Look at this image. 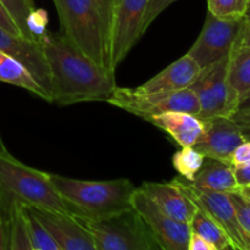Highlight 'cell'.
I'll list each match as a JSON object with an SVG mask.
<instances>
[{
	"label": "cell",
	"mask_w": 250,
	"mask_h": 250,
	"mask_svg": "<svg viewBox=\"0 0 250 250\" xmlns=\"http://www.w3.org/2000/svg\"><path fill=\"white\" fill-rule=\"evenodd\" d=\"M249 250H250V249H249Z\"/></svg>",
	"instance_id": "cell-42"
},
{
	"label": "cell",
	"mask_w": 250,
	"mask_h": 250,
	"mask_svg": "<svg viewBox=\"0 0 250 250\" xmlns=\"http://www.w3.org/2000/svg\"><path fill=\"white\" fill-rule=\"evenodd\" d=\"M132 205L148 225L154 238L163 250H188L192 234L189 225L164 214L139 188L134 192Z\"/></svg>",
	"instance_id": "cell-10"
},
{
	"label": "cell",
	"mask_w": 250,
	"mask_h": 250,
	"mask_svg": "<svg viewBox=\"0 0 250 250\" xmlns=\"http://www.w3.org/2000/svg\"><path fill=\"white\" fill-rule=\"evenodd\" d=\"M28 208L61 250H98L89 232L70 215Z\"/></svg>",
	"instance_id": "cell-14"
},
{
	"label": "cell",
	"mask_w": 250,
	"mask_h": 250,
	"mask_svg": "<svg viewBox=\"0 0 250 250\" xmlns=\"http://www.w3.org/2000/svg\"><path fill=\"white\" fill-rule=\"evenodd\" d=\"M106 103L150 121L166 112H187L199 116L200 105L190 88L171 93H138L134 88H116Z\"/></svg>",
	"instance_id": "cell-6"
},
{
	"label": "cell",
	"mask_w": 250,
	"mask_h": 250,
	"mask_svg": "<svg viewBox=\"0 0 250 250\" xmlns=\"http://www.w3.org/2000/svg\"><path fill=\"white\" fill-rule=\"evenodd\" d=\"M49 176L73 217L98 221L133 209L132 198L137 188L127 178L83 181L55 173Z\"/></svg>",
	"instance_id": "cell-3"
},
{
	"label": "cell",
	"mask_w": 250,
	"mask_h": 250,
	"mask_svg": "<svg viewBox=\"0 0 250 250\" xmlns=\"http://www.w3.org/2000/svg\"><path fill=\"white\" fill-rule=\"evenodd\" d=\"M149 0H115L112 60L115 67L126 59L144 32Z\"/></svg>",
	"instance_id": "cell-11"
},
{
	"label": "cell",
	"mask_w": 250,
	"mask_h": 250,
	"mask_svg": "<svg viewBox=\"0 0 250 250\" xmlns=\"http://www.w3.org/2000/svg\"><path fill=\"white\" fill-rule=\"evenodd\" d=\"M7 250H34L26 215L20 204H12L7 217Z\"/></svg>",
	"instance_id": "cell-21"
},
{
	"label": "cell",
	"mask_w": 250,
	"mask_h": 250,
	"mask_svg": "<svg viewBox=\"0 0 250 250\" xmlns=\"http://www.w3.org/2000/svg\"><path fill=\"white\" fill-rule=\"evenodd\" d=\"M248 0H208V11L221 19L243 17Z\"/></svg>",
	"instance_id": "cell-26"
},
{
	"label": "cell",
	"mask_w": 250,
	"mask_h": 250,
	"mask_svg": "<svg viewBox=\"0 0 250 250\" xmlns=\"http://www.w3.org/2000/svg\"><path fill=\"white\" fill-rule=\"evenodd\" d=\"M227 84L232 107L250 95V49L234 48L229 55Z\"/></svg>",
	"instance_id": "cell-19"
},
{
	"label": "cell",
	"mask_w": 250,
	"mask_h": 250,
	"mask_svg": "<svg viewBox=\"0 0 250 250\" xmlns=\"http://www.w3.org/2000/svg\"><path fill=\"white\" fill-rule=\"evenodd\" d=\"M24 215H26L27 227H28L29 236H31L32 246L37 250H61L55 239L50 233L43 227V225L36 219L31 210L27 207H23Z\"/></svg>",
	"instance_id": "cell-24"
},
{
	"label": "cell",
	"mask_w": 250,
	"mask_h": 250,
	"mask_svg": "<svg viewBox=\"0 0 250 250\" xmlns=\"http://www.w3.org/2000/svg\"><path fill=\"white\" fill-rule=\"evenodd\" d=\"M0 250H7V219L0 216Z\"/></svg>",
	"instance_id": "cell-35"
},
{
	"label": "cell",
	"mask_w": 250,
	"mask_h": 250,
	"mask_svg": "<svg viewBox=\"0 0 250 250\" xmlns=\"http://www.w3.org/2000/svg\"><path fill=\"white\" fill-rule=\"evenodd\" d=\"M192 187L202 192L231 193L241 190L234 176L233 166L224 161L205 158L204 164L194 180L189 182Z\"/></svg>",
	"instance_id": "cell-18"
},
{
	"label": "cell",
	"mask_w": 250,
	"mask_h": 250,
	"mask_svg": "<svg viewBox=\"0 0 250 250\" xmlns=\"http://www.w3.org/2000/svg\"><path fill=\"white\" fill-rule=\"evenodd\" d=\"M0 50L17 59L32 73L51 103L50 72L39 42L12 34L0 27Z\"/></svg>",
	"instance_id": "cell-13"
},
{
	"label": "cell",
	"mask_w": 250,
	"mask_h": 250,
	"mask_svg": "<svg viewBox=\"0 0 250 250\" xmlns=\"http://www.w3.org/2000/svg\"><path fill=\"white\" fill-rule=\"evenodd\" d=\"M0 2L4 5L15 23L17 24L22 37L34 41L27 28V19L29 14L36 9L33 0H0Z\"/></svg>",
	"instance_id": "cell-25"
},
{
	"label": "cell",
	"mask_w": 250,
	"mask_h": 250,
	"mask_svg": "<svg viewBox=\"0 0 250 250\" xmlns=\"http://www.w3.org/2000/svg\"><path fill=\"white\" fill-rule=\"evenodd\" d=\"M139 189L167 216L183 224H190L198 207L173 181L170 183L146 182Z\"/></svg>",
	"instance_id": "cell-15"
},
{
	"label": "cell",
	"mask_w": 250,
	"mask_h": 250,
	"mask_svg": "<svg viewBox=\"0 0 250 250\" xmlns=\"http://www.w3.org/2000/svg\"><path fill=\"white\" fill-rule=\"evenodd\" d=\"M189 226L193 234H197L204 241L209 242L217 250H222L226 248L227 246L232 244L227 234L224 232V229L209 215L205 214L203 210H200L199 208H198L197 212L193 216Z\"/></svg>",
	"instance_id": "cell-22"
},
{
	"label": "cell",
	"mask_w": 250,
	"mask_h": 250,
	"mask_svg": "<svg viewBox=\"0 0 250 250\" xmlns=\"http://www.w3.org/2000/svg\"><path fill=\"white\" fill-rule=\"evenodd\" d=\"M247 141L241 127L229 117L217 116L205 120V128L194 148L205 158L224 161L231 165V158L237 146Z\"/></svg>",
	"instance_id": "cell-12"
},
{
	"label": "cell",
	"mask_w": 250,
	"mask_h": 250,
	"mask_svg": "<svg viewBox=\"0 0 250 250\" xmlns=\"http://www.w3.org/2000/svg\"><path fill=\"white\" fill-rule=\"evenodd\" d=\"M0 82L23 88L37 97L43 98L44 100L49 102V97L41 84L37 82L36 78L32 76V73L17 59L7 55L1 50H0Z\"/></svg>",
	"instance_id": "cell-20"
},
{
	"label": "cell",
	"mask_w": 250,
	"mask_h": 250,
	"mask_svg": "<svg viewBox=\"0 0 250 250\" xmlns=\"http://www.w3.org/2000/svg\"><path fill=\"white\" fill-rule=\"evenodd\" d=\"M234 176H236L237 183L239 188L250 187V163L243 164V165L233 166Z\"/></svg>",
	"instance_id": "cell-33"
},
{
	"label": "cell",
	"mask_w": 250,
	"mask_h": 250,
	"mask_svg": "<svg viewBox=\"0 0 250 250\" xmlns=\"http://www.w3.org/2000/svg\"><path fill=\"white\" fill-rule=\"evenodd\" d=\"M0 151H2V153H4V151H7V149L5 148L4 146V142H2L1 139V136H0Z\"/></svg>",
	"instance_id": "cell-39"
},
{
	"label": "cell",
	"mask_w": 250,
	"mask_h": 250,
	"mask_svg": "<svg viewBox=\"0 0 250 250\" xmlns=\"http://www.w3.org/2000/svg\"><path fill=\"white\" fill-rule=\"evenodd\" d=\"M75 219L89 232L98 250H163L134 209L98 221Z\"/></svg>",
	"instance_id": "cell-5"
},
{
	"label": "cell",
	"mask_w": 250,
	"mask_h": 250,
	"mask_svg": "<svg viewBox=\"0 0 250 250\" xmlns=\"http://www.w3.org/2000/svg\"><path fill=\"white\" fill-rule=\"evenodd\" d=\"M222 250H241V249L236 248V247H234V246H232V244H229V246H227L226 248L222 249Z\"/></svg>",
	"instance_id": "cell-40"
},
{
	"label": "cell",
	"mask_w": 250,
	"mask_h": 250,
	"mask_svg": "<svg viewBox=\"0 0 250 250\" xmlns=\"http://www.w3.org/2000/svg\"><path fill=\"white\" fill-rule=\"evenodd\" d=\"M188 250H217L209 242L204 241L197 234H190L189 244H188Z\"/></svg>",
	"instance_id": "cell-34"
},
{
	"label": "cell",
	"mask_w": 250,
	"mask_h": 250,
	"mask_svg": "<svg viewBox=\"0 0 250 250\" xmlns=\"http://www.w3.org/2000/svg\"><path fill=\"white\" fill-rule=\"evenodd\" d=\"M172 181L200 210L209 215L224 229L231 241L232 246L241 250L250 249V237L239 224L238 216H237L236 209H234L229 194L198 190L181 176Z\"/></svg>",
	"instance_id": "cell-8"
},
{
	"label": "cell",
	"mask_w": 250,
	"mask_h": 250,
	"mask_svg": "<svg viewBox=\"0 0 250 250\" xmlns=\"http://www.w3.org/2000/svg\"><path fill=\"white\" fill-rule=\"evenodd\" d=\"M46 26H48V12L43 9H34L27 19V28L32 38L38 42V39L48 31Z\"/></svg>",
	"instance_id": "cell-29"
},
{
	"label": "cell",
	"mask_w": 250,
	"mask_h": 250,
	"mask_svg": "<svg viewBox=\"0 0 250 250\" xmlns=\"http://www.w3.org/2000/svg\"><path fill=\"white\" fill-rule=\"evenodd\" d=\"M241 192H242V194H244V195H246V197L248 198V199L250 200V187H247V188H242V189H241Z\"/></svg>",
	"instance_id": "cell-38"
},
{
	"label": "cell",
	"mask_w": 250,
	"mask_h": 250,
	"mask_svg": "<svg viewBox=\"0 0 250 250\" xmlns=\"http://www.w3.org/2000/svg\"><path fill=\"white\" fill-rule=\"evenodd\" d=\"M177 0H149L148 10H146V19H144V32L148 29V27L150 26L154 22V20L164 11V10L167 9L171 4L176 2Z\"/></svg>",
	"instance_id": "cell-30"
},
{
	"label": "cell",
	"mask_w": 250,
	"mask_h": 250,
	"mask_svg": "<svg viewBox=\"0 0 250 250\" xmlns=\"http://www.w3.org/2000/svg\"><path fill=\"white\" fill-rule=\"evenodd\" d=\"M149 122L172 137L183 146H194L205 128V121L187 112H166L153 117Z\"/></svg>",
	"instance_id": "cell-17"
},
{
	"label": "cell",
	"mask_w": 250,
	"mask_h": 250,
	"mask_svg": "<svg viewBox=\"0 0 250 250\" xmlns=\"http://www.w3.org/2000/svg\"><path fill=\"white\" fill-rule=\"evenodd\" d=\"M232 203L236 209L237 216H238L239 224L243 227L244 231L250 237V200L244 194H242L241 190L229 194Z\"/></svg>",
	"instance_id": "cell-28"
},
{
	"label": "cell",
	"mask_w": 250,
	"mask_h": 250,
	"mask_svg": "<svg viewBox=\"0 0 250 250\" xmlns=\"http://www.w3.org/2000/svg\"><path fill=\"white\" fill-rule=\"evenodd\" d=\"M60 33L102 70L115 75L112 60L115 0H53Z\"/></svg>",
	"instance_id": "cell-2"
},
{
	"label": "cell",
	"mask_w": 250,
	"mask_h": 250,
	"mask_svg": "<svg viewBox=\"0 0 250 250\" xmlns=\"http://www.w3.org/2000/svg\"><path fill=\"white\" fill-rule=\"evenodd\" d=\"M33 249H34V248H33ZM34 250H37V249H34Z\"/></svg>",
	"instance_id": "cell-41"
},
{
	"label": "cell",
	"mask_w": 250,
	"mask_h": 250,
	"mask_svg": "<svg viewBox=\"0 0 250 250\" xmlns=\"http://www.w3.org/2000/svg\"><path fill=\"white\" fill-rule=\"evenodd\" d=\"M49 72L51 103L67 106L82 102H107L116 90L115 75L102 70L60 32L38 39Z\"/></svg>",
	"instance_id": "cell-1"
},
{
	"label": "cell",
	"mask_w": 250,
	"mask_h": 250,
	"mask_svg": "<svg viewBox=\"0 0 250 250\" xmlns=\"http://www.w3.org/2000/svg\"><path fill=\"white\" fill-rule=\"evenodd\" d=\"M12 204L72 216L49 173L0 151V216L7 219Z\"/></svg>",
	"instance_id": "cell-4"
},
{
	"label": "cell",
	"mask_w": 250,
	"mask_h": 250,
	"mask_svg": "<svg viewBox=\"0 0 250 250\" xmlns=\"http://www.w3.org/2000/svg\"><path fill=\"white\" fill-rule=\"evenodd\" d=\"M229 117L237 126L241 127L244 136L250 141V95L242 99L237 104Z\"/></svg>",
	"instance_id": "cell-27"
},
{
	"label": "cell",
	"mask_w": 250,
	"mask_h": 250,
	"mask_svg": "<svg viewBox=\"0 0 250 250\" xmlns=\"http://www.w3.org/2000/svg\"><path fill=\"white\" fill-rule=\"evenodd\" d=\"M244 17H246L247 20V23L250 24V0H248V5H247V11H246V15H244Z\"/></svg>",
	"instance_id": "cell-37"
},
{
	"label": "cell",
	"mask_w": 250,
	"mask_h": 250,
	"mask_svg": "<svg viewBox=\"0 0 250 250\" xmlns=\"http://www.w3.org/2000/svg\"><path fill=\"white\" fill-rule=\"evenodd\" d=\"M250 163V141L247 139L242 144H239L233 151L231 158V165L238 166L243 165V164Z\"/></svg>",
	"instance_id": "cell-31"
},
{
	"label": "cell",
	"mask_w": 250,
	"mask_h": 250,
	"mask_svg": "<svg viewBox=\"0 0 250 250\" xmlns=\"http://www.w3.org/2000/svg\"><path fill=\"white\" fill-rule=\"evenodd\" d=\"M247 26L246 17L221 19L208 11L204 26L188 55L205 68L229 56Z\"/></svg>",
	"instance_id": "cell-7"
},
{
	"label": "cell",
	"mask_w": 250,
	"mask_h": 250,
	"mask_svg": "<svg viewBox=\"0 0 250 250\" xmlns=\"http://www.w3.org/2000/svg\"><path fill=\"white\" fill-rule=\"evenodd\" d=\"M200 70L202 68L199 67V65L188 54H186L185 56L167 66L165 70L134 89L144 94L171 93L187 89L197 80Z\"/></svg>",
	"instance_id": "cell-16"
},
{
	"label": "cell",
	"mask_w": 250,
	"mask_h": 250,
	"mask_svg": "<svg viewBox=\"0 0 250 250\" xmlns=\"http://www.w3.org/2000/svg\"><path fill=\"white\" fill-rule=\"evenodd\" d=\"M229 55L202 68L197 80L189 87L199 102L200 112L198 117L200 120L205 121L217 116L229 117L233 111L227 84Z\"/></svg>",
	"instance_id": "cell-9"
},
{
	"label": "cell",
	"mask_w": 250,
	"mask_h": 250,
	"mask_svg": "<svg viewBox=\"0 0 250 250\" xmlns=\"http://www.w3.org/2000/svg\"><path fill=\"white\" fill-rule=\"evenodd\" d=\"M205 156L194 146H183L173 155L172 165L182 178L192 182L202 168Z\"/></svg>",
	"instance_id": "cell-23"
},
{
	"label": "cell",
	"mask_w": 250,
	"mask_h": 250,
	"mask_svg": "<svg viewBox=\"0 0 250 250\" xmlns=\"http://www.w3.org/2000/svg\"><path fill=\"white\" fill-rule=\"evenodd\" d=\"M234 48H249L250 49V24L247 23L246 28L242 32L238 42Z\"/></svg>",
	"instance_id": "cell-36"
},
{
	"label": "cell",
	"mask_w": 250,
	"mask_h": 250,
	"mask_svg": "<svg viewBox=\"0 0 250 250\" xmlns=\"http://www.w3.org/2000/svg\"><path fill=\"white\" fill-rule=\"evenodd\" d=\"M0 27L4 28L5 31L10 32V33L16 34V36H22L17 24L15 23L12 17L10 16V14L7 12V10L5 9L1 2H0Z\"/></svg>",
	"instance_id": "cell-32"
}]
</instances>
